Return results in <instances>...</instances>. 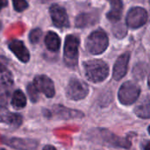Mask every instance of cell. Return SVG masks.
Instances as JSON below:
<instances>
[{
  "label": "cell",
  "instance_id": "6da1fadb",
  "mask_svg": "<svg viewBox=\"0 0 150 150\" xmlns=\"http://www.w3.org/2000/svg\"><path fill=\"white\" fill-rule=\"evenodd\" d=\"M87 78L93 83L103 82L109 74L108 65L101 60H92L84 63Z\"/></svg>",
  "mask_w": 150,
  "mask_h": 150
},
{
  "label": "cell",
  "instance_id": "7a4b0ae2",
  "mask_svg": "<svg viewBox=\"0 0 150 150\" xmlns=\"http://www.w3.org/2000/svg\"><path fill=\"white\" fill-rule=\"evenodd\" d=\"M109 44L108 37L103 30H96L86 40V47L91 54H99L105 51Z\"/></svg>",
  "mask_w": 150,
  "mask_h": 150
},
{
  "label": "cell",
  "instance_id": "3957f363",
  "mask_svg": "<svg viewBox=\"0 0 150 150\" xmlns=\"http://www.w3.org/2000/svg\"><path fill=\"white\" fill-rule=\"evenodd\" d=\"M79 40L74 35H68L64 44V62L68 67H75L78 61Z\"/></svg>",
  "mask_w": 150,
  "mask_h": 150
},
{
  "label": "cell",
  "instance_id": "277c9868",
  "mask_svg": "<svg viewBox=\"0 0 150 150\" xmlns=\"http://www.w3.org/2000/svg\"><path fill=\"white\" fill-rule=\"evenodd\" d=\"M141 93L140 87L134 82H126L120 88L118 98L124 105H133L139 98Z\"/></svg>",
  "mask_w": 150,
  "mask_h": 150
},
{
  "label": "cell",
  "instance_id": "5b68a950",
  "mask_svg": "<svg viewBox=\"0 0 150 150\" xmlns=\"http://www.w3.org/2000/svg\"><path fill=\"white\" fill-rule=\"evenodd\" d=\"M89 93V88L88 85L77 79V78H72L66 89V95L69 99L77 101L83 99Z\"/></svg>",
  "mask_w": 150,
  "mask_h": 150
},
{
  "label": "cell",
  "instance_id": "8992f818",
  "mask_svg": "<svg viewBox=\"0 0 150 150\" xmlns=\"http://www.w3.org/2000/svg\"><path fill=\"white\" fill-rule=\"evenodd\" d=\"M148 21V12L142 7L132 8L127 16V24L130 28L135 29L144 25Z\"/></svg>",
  "mask_w": 150,
  "mask_h": 150
},
{
  "label": "cell",
  "instance_id": "52a82bcc",
  "mask_svg": "<svg viewBox=\"0 0 150 150\" xmlns=\"http://www.w3.org/2000/svg\"><path fill=\"white\" fill-rule=\"evenodd\" d=\"M33 84L34 85V87L36 88L38 91L42 92L47 98H53L54 96L55 91H54V83L47 76L40 75V76H35Z\"/></svg>",
  "mask_w": 150,
  "mask_h": 150
},
{
  "label": "cell",
  "instance_id": "ba28073f",
  "mask_svg": "<svg viewBox=\"0 0 150 150\" xmlns=\"http://www.w3.org/2000/svg\"><path fill=\"white\" fill-rule=\"evenodd\" d=\"M53 23L57 27H68L69 25L68 14L65 9L58 4H53L49 9Z\"/></svg>",
  "mask_w": 150,
  "mask_h": 150
},
{
  "label": "cell",
  "instance_id": "9c48e42d",
  "mask_svg": "<svg viewBox=\"0 0 150 150\" xmlns=\"http://www.w3.org/2000/svg\"><path fill=\"white\" fill-rule=\"evenodd\" d=\"M51 117L55 116L59 120H72L83 117V113L77 110H72L60 105H54L51 110Z\"/></svg>",
  "mask_w": 150,
  "mask_h": 150
},
{
  "label": "cell",
  "instance_id": "30bf717a",
  "mask_svg": "<svg viewBox=\"0 0 150 150\" xmlns=\"http://www.w3.org/2000/svg\"><path fill=\"white\" fill-rule=\"evenodd\" d=\"M100 134H101L104 142H106L107 144L112 146V147L128 149L131 146L130 141H128L127 138L119 137V136L113 134L112 133H111V132H109L107 130H105V129L101 130Z\"/></svg>",
  "mask_w": 150,
  "mask_h": 150
},
{
  "label": "cell",
  "instance_id": "8fae6325",
  "mask_svg": "<svg viewBox=\"0 0 150 150\" xmlns=\"http://www.w3.org/2000/svg\"><path fill=\"white\" fill-rule=\"evenodd\" d=\"M129 60H130V54L128 52L121 54L117 59L113 68V78L116 81H120L126 76L127 72Z\"/></svg>",
  "mask_w": 150,
  "mask_h": 150
},
{
  "label": "cell",
  "instance_id": "7c38bea8",
  "mask_svg": "<svg viewBox=\"0 0 150 150\" xmlns=\"http://www.w3.org/2000/svg\"><path fill=\"white\" fill-rule=\"evenodd\" d=\"M6 144L17 150H35L38 147V142L31 139L11 138L6 142Z\"/></svg>",
  "mask_w": 150,
  "mask_h": 150
},
{
  "label": "cell",
  "instance_id": "4fadbf2b",
  "mask_svg": "<svg viewBox=\"0 0 150 150\" xmlns=\"http://www.w3.org/2000/svg\"><path fill=\"white\" fill-rule=\"evenodd\" d=\"M22 117L18 113L9 112L6 108L0 106V122L10 125L13 127H18L22 124Z\"/></svg>",
  "mask_w": 150,
  "mask_h": 150
},
{
  "label": "cell",
  "instance_id": "5bb4252c",
  "mask_svg": "<svg viewBox=\"0 0 150 150\" xmlns=\"http://www.w3.org/2000/svg\"><path fill=\"white\" fill-rule=\"evenodd\" d=\"M9 48L16 55V57H18V59L22 62H27L29 61L30 58L29 52L22 41L12 40L9 44Z\"/></svg>",
  "mask_w": 150,
  "mask_h": 150
},
{
  "label": "cell",
  "instance_id": "9a60e30c",
  "mask_svg": "<svg viewBox=\"0 0 150 150\" xmlns=\"http://www.w3.org/2000/svg\"><path fill=\"white\" fill-rule=\"evenodd\" d=\"M111 4V11L107 13V18L112 22L120 20L121 12L123 10V3L121 0H107Z\"/></svg>",
  "mask_w": 150,
  "mask_h": 150
},
{
  "label": "cell",
  "instance_id": "2e32d148",
  "mask_svg": "<svg viewBox=\"0 0 150 150\" xmlns=\"http://www.w3.org/2000/svg\"><path fill=\"white\" fill-rule=\"evenodd\" d=\"M45 44L47 47L53 52H56L60 48V38L54 32H49L45 37Z\"/></svg>",
  "mask_w": 150,
  "mask_h": 150
},
{
  "label": "cell",
  "instance_id": "e0dca14e",
  "mask_svg": "<svg viewBox=\"0 0 150 150\" xmlns=\"http://www.w3.org/2000/svg\"><path fill=\"white\" fill-rule=\"evenodd\" d=\"M96 18L93 14L90 13H83L78 15L76 19V25L79 28H83L85 26L93 25L96 22Z\"/></svg>",
  "mask_w": 150,
  "mask_h": 150
},
{
  "label": "cell",
  "instance_id": "ac0fdd59",
  "mask_svg": "<svg viewBox=\"0 0 150 150\" xmlns=\"http://www.w3.org/2000/svg\"><path fill=\"white\" fill-rule=\"evenodd\" d=\"M26 105V98L25 94L20 91H16L11 98V105L16 109H21L24 108Z\"/></svg>",
  "mask_w": 150,
  "mask_h": 150
},
{
  "label": "cell",
  "instance_id": "d6986e66",
  "mask_svg": "<svg viewBox=\"0 0 150 150\" xmlns=\"http://www.w3.org/2000/svg\"><path fill=\"white\" fill-rule=\"evenodd\" d=\"M12 84V76L10 71L0 63V85L4 87L11 86Z\"/></svg>",
  "mask_w": 150,
  "mask_h": 150
},
{
  "label": "cell",
  "instance_id": "ffe728a7",
  "mask_svg": "<svg viewBox=\"0 0 150 150\" xmlns=\"http://www.w3.org/2000/svg\"><path fill=\"white\" fill-rule=\"evenodd\" d=\"M134 112L136 115L142 119H149L150 118V105L149 101L147 100L146 103L138 105L136 109L134 110Z\"/></svg>",
  "mask_w": 150,
  "mask_h": 150
},
{
  "label": "cell",
  "instance_id": "44dd1931",
  "mask_svg": "<svg viewBox=\"0 0 150 150\" xmlns=\"http://www.w3.org/2000/svg\"><path fill=\"white\" fill-rule=\"evenodd\" d=\"M26 90H27V93H28V96H29L31 101L33 103H36L39 99V91L36 90L34 85L33 83H29L27 85Z\"/></svg>",
  "mask_w": 150,
  "mask_h": 150
},
{
  "label": "cell",
  "instance_id": "7402d4cb",
  "mask_svg": "<svg viewBox=\"0 0 150 150\" xmlns=\"http://www.w3.org/2000/svg\"><path fill=\"white\" fill-rule=\"evenodd\" d=\"M41 34H42V33H41V30L40 29H38V28L33 29V31H31V33L29 34L30 41L32 43H33V44L38 43L39 40H40V37H41Z\"/></svg>",
  "mask_w": 150,
  "mask_h": 150
},
{
  "label": "cell",
  "instance_id": "603a6c76",
  "mask_svg": "<svg viewBox=\"0 0 150 150\" xmlns=\"http://www.w3.org/2000/svg\"><path fill=\"white\" fill-rule=\"evenodd\" d=\"M12 4L17 11H23L28 7L26 0H12Z\"/></svg>",
  "mask_w": 150,
  "mask_h": 150
},
{
  "label": "cell",
  "instance_id": "cb8c5ba5",
  "mask_svg": "<svg viewBox=\"0 0 150 150\" xmlns=\"http://www.w3.org/2000/svg\"><path fill=\"white\" fill-rule=\"evenodd\" d=\"M7 98H8V91H6V87L0 85V106L7 103Z\"/></svg>",
  "mask_w": 150,
  "mask_h": 150
},
{
  "label": "cell",
  "instance_id": "d4e9b609",
  "mask_svg": "<svg viewBox=\"0 0 150 150\" xmlns=\"http://www.w3.org/2000/svg\"><path fill=\"white\" fill-rule=\"evenodd\" d=\"M113 33H114V35H116L119 38H121L126 35L127 31L123 25H119L113 27Z\"/></svg>",
  "mask_w": 150,
  "mask_h": 150
},
{
  "label": "cell",
  "instance_id": "484cf974",
  "mask_svg": "<svg viewBox=\"0 0 150 150\" xmlns=\"http://www.w3.org/2000/svg\"><path fill=\"white\" fill-rule=\"evenodd\" d=\"M7 4H8V1H7V0H0V11H1L3 8L6 7Z\"/></svg>",
  "mask_w": 150,
  "mask_h": 150
},
{
  "label": "cell",
  "instance_id": "4316f807",
  "mask_svg": "<svg viewBox=\"0 0 150 150\" xmlns=\"http://www.w3.org/2000/svg\"><path fill=\"white\" fill-rule=\"evenodd\" d=\"M43 150H56V149L54 148V147H53V146H51V145H47Z\"/></svg>",
  "mask_w": 150,
  "mask_h": 150
},
{
  "label": "cell",
  "instance_id": "83f0119b",
  "mask_svg": "<svg viewBox=\"0 0 150 150\" xmlns=\"http://www.w3.org/2000/svg\"><path fill=\"white\" fill-rule=\"evenodd\" d=\"M144 150H150L149 142H147V144H146V146H145V149H144Z\"/></svg>",
  "mask_w": 150,
  "mask_h": 150
},
{
  "label": "cell",
  "instance_id": "f1b7e54d",
  "mask_svg": "<svg viewBox=\"0 0 150 150\" xmlns=\"http://www.w3.org/2000/svg\"><path fill=\"white\" fill-rule=\"evenodd\" d=\"M0 150H5V149H0Z\"/></svg>",
  "mask_w": 150,
  "mask_h": 150
}]
</instances>
